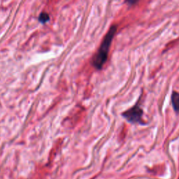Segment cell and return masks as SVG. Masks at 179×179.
I'll list each match as a JSON object with an SVG mask.
<instances>
[{
  "label": "cell",
  "instance_id": "cell-1",
  "mask_svg": "<svg viewBox=\"0 0 179 179\" xmlns=\"http://www.w3.org/2000/svg\"><path fill=\"white\" fill-rule=\"evenodd\" d=\"M116 31H117V27L115 25H112L103 39L97 53L93 57L92 61V65L97 69H102L104 64L106 63L108 59L109 48L111 47V42L116 33Z\"/></svg>",
  "mask_w": 179,
  "mask_h": 179
},
{
  "label": "cell",
  "instance_id": "cell-2",
  "mask_svg": "<svg viewBox=\"0 0 179 179\" xmlns=\"http://www.w3.org/2000/svg\"><path fill=\"white\" fill-rule=\"evenodd\" d=\"M143 110L140 107L138 104L133 106V107L130 108L129 109L127 110L122 114V115L127 120L129 123L135 124H143L142 116H143Z\"/></svg>",
  "mask_w": 179,
  "mask_h": 179
},
{
  "label": "cell",
  "instance_id": "cell-3",
  "mask_svg": "<svg viewBox=\"0 0 179 179\" xmlns=\"http://www.w3.org/2000/svg\"><path fill=\"white\" fill-rule=\"evenodd\" d=\"M171 102L174 111L179 113V93L176 91H174L171 95Z\"/></svg>",
  "mask_w": 179,
  "mask_h": 179
},
{
  "label": "cell",
  "instance_id": "cell-4",
  "mask_svg": "<svg viewBox=\"0 0 179 179\" xmlns=\"http://www.w3.org/2000/svg\"><path fill=\"white\" fill-rule=\"evenodd\" d=\"M50 20V16L49 14L46 12H42L40 13L39 16V21L42 24H45V22H48Z\"/></svg>",
  "mask_w": 179,
  "mask_h": 179
}]
</instances>
